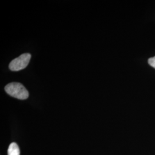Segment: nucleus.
I'll use <instances>...</instances> for the list:
<instances>
[{
    "label": "nucleus",
    "instance_id": "nucleus-1",
    "mask_svg": "<svg viewBox=\"0 0 155 155\" xmlns=\"http://www.w3.org/2000/svg\"><path fill=\"white\" fill-rule=\"evenodd\" d=\"M5 90L6 93L18 100H24L29 97L28 90L21 83L12 82L6 85Z\"/></svg>",
    "mask_w": 155,
    "mask_h": 155
},
{
    "label": "nucleus",
    "instance_id": "nucleus-3",
    "mask_svg": "<svg viewBox=\"0 0 155 155\" xmlns=\"http://www.w3.org/2000/svg\"><path fill=\"white\" fill-rule=\"evenodd\" d=\"M20 149L17 144L15 143H12L10 144L8 148V155H20Z\"/></svg>",
    "mask_w": 155,
    "mask_h": 155
},
{
    "label": "nucleus",
    "instance_id": "nucleus-4",
    "mask_svg": "<svg viewBox=\"0 0 155 155\" xmlns=\"http://www.w3.org/2000/svg\"><path fill=\"white\" fill-rule=\"evenodd\" d=\"M148 63L150 66L155 68V56L148 59Z\"/></svg>",
    "mask_w": 155,
    "mask_h": 155
},
{
    "label": "nucleus",
    "instance_id": "nucleus-2",
    "mask_svg": "<svg viewBox=\"0 0 155 155\" xmlns=\"http://www.w3.org/2000/svg\"><path fill=\"white\" fill-rule=\"evenodd\" d=\"M31 58V55L29 53H24L12 61L9 65V68L12 71L21 70L28 66Z\"/></svg>",
    "mask_w": 155,
    "mask_h": 155
}]
</instances>
